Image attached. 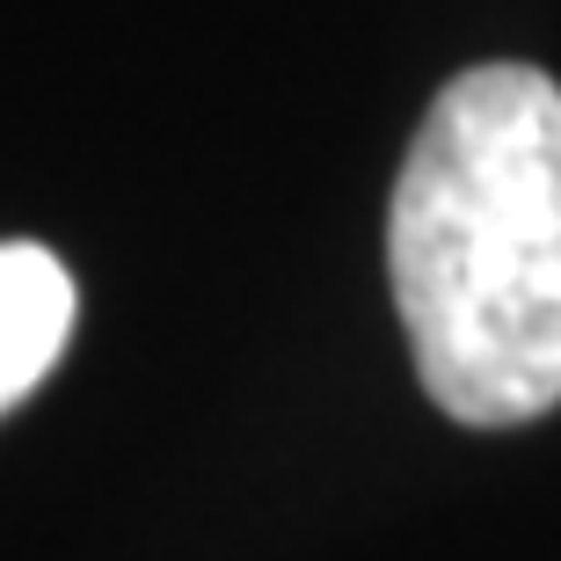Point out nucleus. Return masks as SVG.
I'll use <instances>...</instances> for the list:
<instances>
[{
	"label": "nucleus",
	"instance_id": "obj_1",
	"mask_svg": "<svg viewBox=\"0 0 561 561\" xmlns=\"http://www.w3.org/2000/svg\"><path fill=\"white\" fill-rule=\"evenodd\" d=\"M387 277L453 423L561 409V88L540 66H474L431 103L387 211Z\"/></svg>",
	"mask_w": 561,
	"mask_h": 561
},
{
	"label": "nucleus",
	"instance_id": "obj_2",
	"mask_svg": "<svg viewBox=\"0 0 561 561\" xmlns=\"http://www.w3.org/2000/svg\"><path fill=\"white\" fill-rule=\"evenodd\" d=\"M73 277L37 241H0V409H15L66 351Z\"/></svg>",
	"mask_w": 561,
	"mask_h": 561
}]
</instances>
